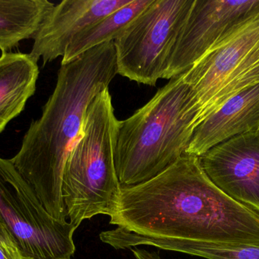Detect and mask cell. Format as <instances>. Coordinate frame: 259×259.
I'll list each match as a JSON object with an SVG mask.
<instances>
[{
	"label": "cell",
	"mask_w": 259,
	"mask_h": 259,
	"mask_svg": "<svg viewBox=\"0 0 259 259\" xmlns=\"http://www.w3.org/2000/svg\"><path fill=\"white\" fill-rule=\"evenodd\" d=\"M110 224L143 237L259 245V213L219 190L199 157L187 154L153 179L121 188Z\"/></svg>",
	"instance_id": "6da1fadb"
},
{
	"label": "cell",
	"mask_w": 259,
	"mask_h": 259,
	"mask_svg": "<svg viewBox=\"0 0 259 259\" xmlns=\"http://www.w3.org/2000/svg\"><path fill=\"white\" fill-rule=\"evenodd\" d=\"M117 74L114 41L61 65L42 115L32 122L20 150L10 159L47 211L61 221L68 220L62 194L65 163L81 135L90 103Z\"/></svg>",
	"instance_id": "7a4b0ae2"
},
{
	"label": "cell",
	"mask_w": 259,
	"mask_h": 259,
	"mask_svg": "<svg viewBox=\"0 0 259 259\" xmlns=\"http://www.w3.org/2000/svg\"><path fill=\"white\" fill-rule=\"evenodd\" d=\"M198 114L196 97L182 75L129 118L118 120L114 160L121 188L153 179L186 155Z\"/></svg>",
	"instance_id": "3957f363"
},
{
	"label": "cell",
	"mask_w": 259,
	"mask_h": 259,
	"mask_svg": "<svg viewBox=\"0 0 259 259\" xmlns=\"http://www.w3.org/2000/svg\"><path fill=\"white\" fill-rule=\"evenodd\" d=\"M118 120L109 88L90 103L81 135L64 167L62 194L67 219L80 226L99 214L113 215L121 193L114 160Z\"/></svg>",
	"instance_id": "277c9868"
},
{
	"label": "cell",
	"mask_w": 259,
	"mask_h": 259,
	"mask_svg": "<svg viewBox=\"0 0 259 259\" xmlns=\"http://www.w3.org/2000/svg\"><path fill=\"white\" fill-rule=\"evenodd\" d=\"M183 79L197 102L196 126L228 99L258 85L259 12L199 59Z\"/></svg>",
	"instance_id": "5b68a950"
},
{
	"label": "cell",
	"mask_w": 259,
	"mask_h": 259,
	"mask_svg": "<svg viewBox=\"0 0 259 259\" xmlns=\"http://www.w3.org/2000/svg\"><path fill=\"white\" fill-rule=\"evenodd\" d=\"M0 219L26 256L71 259L78 227L61 221L46 209L10 159L0 158Z\"/></svg>",
	"instance_id": "8992f818"
},
{
	"label": "cell",
	"mask_w": 259,
	"mask_h": 259,
	"mask_svg": "<svg viewBox=\"0 0 259 259\" xmlns=\"http://www.w3.org/2000/svg\"><path fill=\"white\" fill-rule=\"evenodd\" d=\"M194 0H153L114 41L117 73L155 86L163 79Z\"/></svg>",
	"instance_id": "52a82bcc"
},
{
	"label": "cell",
	"mask_w": 259,
	"mask_h": 259,
	"mask_svg": "<svg viewBox=\"0 0 259 259\" xmlns=\"http://www.w3.org/2000/svg\"><path fill=\"white\" fill-rule=\"evenodd\" d=\"M259 12V0H194L163 79L187 72L248 18Z\"/></svg>",
	"instance_id": "ba28073f"
},
{
	"label": "cell",
	"mask_w": 259,
	"mask_h": 259,
	"mask_svg": "<svg viewBox=\"0 0 259 259\" xmlns=\"http://www.w3.org/2000/svg\"><path fill=\"white\" fill-rule=\"evenodd\" d=\"M199 159L219 190L259 213V132L224 141Z\"/></svg>",
	"instance_id": "9c48e42d"
},
{
	"label": "cell",
	"mask_w": 259,
	"mask_h": 259,
	"mask_svg": "<svg viewBox=\"0 0 259 259\" xmlns=\"http://www.w3.org/2000/svg\"><path fill=\"white\" fill-rule=\"evenodd\" d=\"M131 0H64L55 5L33 36L30 57L42 65L62 57L73 38Z\"/></svg>",
	"instance_id": "30bf717a"
},
{
	"label": "cell",
	"mask_w": 259,
	"mask_h": 259,
	"mask_svg": "<svg viewBox=\"0 0 259 259\" xmlns=\"http://www.w3.org/2000/svg\"><path fill=\"white\" fill-rule=\"evenodd\" d=\"M255 132H259V84L228 99L198 125L186 154L200 157L224 141Z\"/></svg>",
	"instance_id": "8fae6325"
},
{
	"label": "cell",
	"mask_w": 259,
	"mask_h": 259,
	"mask_svg": "<svg viewBox=\"0 0 259 259\" xmlns=\"http://www.w3.org/2000/svg\"><path fill=\"white\" fill-rule=\"evenodd\" d=\"M37 62L22 53L0 56V134L25 109L34 95L39 77Z\"/></svg>",
	"instance_id": "7c38bea8"
},
{
	"label": "cell",
	"mask_w": 259,
	"mask_h": 259,
	"mask_svg": "<svg viewBox=\"0 0 259 259\" xmlns=\"http://www.w3.org/2000/svg\"><path fill=\"white\" fill-rule=\"evenodd\" d=\"M54 3L47 0H0V50L10 53L33 39Z\"/></svg>",
	"instance_id": "4fadbf2b"
},
{
	"label": "cell",
	"mask_w": 259,
	"mask_h": 259,
	"mask_svg": "<svg viewBox=\"0 0 259 259\" xmlns=\"http://www.w3.org/2000/svg\"><path fill=\"white\" fill-rule=\"evenodd\" d=\"M153 0H131L103 19L94 23L73 38L62 56L61 65H66L85 52L118 39L133 21Z\"/></svg>",
	"instance_id": "5bb4252c"
},
{
	"label": "cell",
	"mask_w": 259,
	"mask_h": 259,
	"mask_svg": "<svg viewBox=\"0 0 259 259\" xmlns=\"http://www.w3.org/2000/svg\"><path fill=\"white\" fill-rule=\"evenodd\" d=\"M155 246L206 259H259V245L225 244L157 239Z\"/></svg>",
	"instance_id": "9a60e30c"
},
{
	"label": "cell",
	"mask_w": 259,
	"mask_h": 259,
	"mask_svg": "<svg viewBox=\"0 0 259 259\" xmlns=\"http://www.w3.org/2000/svg\"><path fill=\"white\" fill-rule=\"evenodd\" d=\"M0 259H33L26 256L10 232H0Z\"/></svg>",
	"instance_id": "2e32d148"
},
{
	"label": "cell",
	"mask_w": 259,
	"mask_h": 259,
	"mask_svg": "<svg viewBox=\"0 0 259 259\" xmlns=\"http://www.w3.org/2000/svg\"><path fill=\"white\" fill-rule=\"evenodd\" d=\"M132 252L136 259H161L159 254L157 252H149L146 249L134 248L132 249Z\"/></svg>",
	"instance_id": "e0dca14e"
},
{
	"label": "cell",
	"mask_w": 259,
	"mask_h": 259,
	"mask_svg": "<svg viewBox=\"0 0 259 259\" xmlns=\"http://www.w3.org/2000/svg\"><path fill=\"white\" fill-rule=\"evenodd\" d=\"M0 232H9V230L7 229L1 219H0Z\"/></svg>",
	"instance_id": "ac0fdd59"
}]
</instances>
